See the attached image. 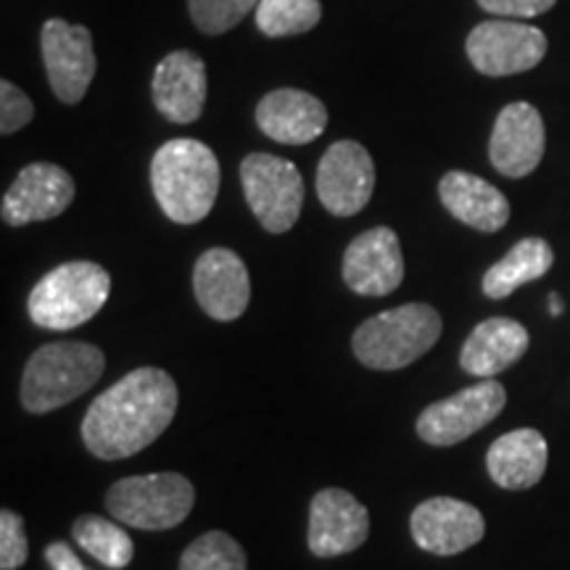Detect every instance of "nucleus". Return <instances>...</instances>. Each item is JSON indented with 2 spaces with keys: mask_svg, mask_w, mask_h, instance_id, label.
<instances>
[{
  "mask_svg": "<svg viewBox=\"0 0 570 570\" xmlns=\"http://www.w3.org/2000/svg\"><path fill=\"white\" fill-rule=\"evenodd\" d=\"M32 117L35 106L30 98H27V92L19 90L17 85L9 80L0 82V132H19L21 127L32 122Z\"/></svg>",
  "mask_w": 570,
  "mask_h": 570,
  "instance_id": "c85d7f7f",
  "label": "nucleus"
},
{
  "mask_svg": "<svg viewBox=\"0 0 570 570\" xmlns=\"http://www.w3.org/2000/svg\"><path fill=\"white\" fill-rule=\"evenodd\" d=\"M439 198L454 219L473 230L497 233L510 223L508 196L473 173H446L439 183Z\"/></svg>",
  "mask_w": 570,
  "mask_h": 570,
  "instance_id": "aec40b11",
  "label": "nucleus"
},
{
  "mask_svg": "<svg viewBox=\"0 0 570 570\" xmlns=\"http://www.w3.org/2000/svg\"><path fill=\"white\" fill-rule=\"evenodd\" d=\"M244 196L267 233H288L304 206V180L294 161L273 154H248L240 164Z\"/></svg>",
  "mask_w": 570,
  "mask_h": 570,
  "instance_id": "0eeeda50",
  "label": "nucleus"
},
{
  "mask_svg": "<svg viewBox=\"0 0 570 570\" xmlns=\"http://www.w3.org/2000/svg\"><path fill=\"white\" fill-rule=\"evenodd\" d=\"M259 0H188L190 19L206 35H223L240 24Z\"/></svg>",
  "mask_w": 570,
  "mask_h": 570,
  "instance_id": "bb28decb",
  "label": "nucleus"
},
{
  "mask_svg": "<svg viewBox=\"0 0 570 570\" xmlns=\"http://www.w3.org/2000/svg\"><path fill=\"white\" fill-rule=\"evenodd\" d=\"M151 188L159 209L177 225L209 217L219 194V161L206 142L175 138L151 161Z\"/></svg>",
  "mask_w": 570,
  "mask_h": 570,
  "instance_id": "f03ea898",
  "label": "nucleus"
},
{
  "mask_svg": "<svg viewBox=\"0 0 570 570\" xmlns=\"http://www.w3.org/2000/svg\"><path fill=\"white\" fill-rule=\"evenodd\" d=\"M558 0H479L483 11L497 13V17H515L531 19L539 13H547Z\"/></svg>",
  "mask_w": 570,
  "mask_h": 570,
  "instance_id": "c756f323",
  "label": "nucleus"
},
{
  "mask_svg": "<svg viewBox=\"0 0 570 570\" xmlns=\"http://www.w3.org/2000/svg\"><path fill=\"white\" fill-rule=\"evenodd\" d=\"M111 275L96 262H67L35 283L27 312L46 331H75L104 309Z\"/></svg>",
  "mask_w": 570,
  "mask_h": 570,
  "instance_id": "39448f33",
  "label": "nucleus"
},
{
  "mask_svg": "<svg viewBox=\"0 0 570 570\" xmlns=\"http://www.w3.org/2000/svg\"><path fill=\"white\" fill-rule=\"evenodd\" d=\"M370 537V512L346 489H323L309 504V550L315 558H341Z\"/></svg>",
  "mask_w": 570,
  "mask_h": 570,
  "instance_id": "ddd939ff",
  "label": "nucleus"
},
{
  "mask_svg": "<svg viewBox=\"0 0 570 570\" xmlns=\"http://www.w3.org/2000/svg\"><path fill=\"white\" fill-rule=\"evenodd\" d=\"M71 537L90 558H96L106 568L122 570L132 562L135 544L130 533L119 529V523H111V520L98 515L77 518L75 525H71Z\"/></svg>",
  "mask_w": 570,
  "mask_h": 570,
  "instance_id": "b1692460",
  "label": "nucleus"
},
{
  "mask_svg": "<svg viewBox=\"0 0 570 570\" xmlns=\"http://www.w3.org/2000/svg\"><path fill=\"white\" fill-rule=\"evenodd\" d=\"M547 439L537 428H518V431L499 436L487 452V468L497 487L523 491L537 487L547 470Z\"/></svg>",
  "mask_w": 570,
  "mask_h": 570,
  "instance_id": "4be33fe9",
  "label": "nucleus"
},
{
  "mask_svg": "<svg viewBox=\"0 0 570 570\" xmlns=\"http://www.w3.org/2000/svg\"><path fill=\"white\" fill-rule=\"evenodd\" d=\"M344 281L360 296H389L404 281V256L391 227L356 235L344 254Z\"/></svg>",
  "mask_w": 570,
  "mask_h": 570,
  "instance_id": "2eb2a0df",
  "label": "nucleus"
},
{
  "mask_svg": "<svg viewBox=\"0 0 570 570\" xmlns=\"http://www.w3.org/2000/svg\"><path fill=\"white\" fill-rule=\"evenodd\" d=\"M40 48L56 98L69 106L80 104L96 77V51L88 27L48 19L40 32Z\"/></svg>",
  "mask_w": 570,
  "mask_h": 570,
  "instance_id": "9d476101",
  "label": "nucleus"
},
{
  "mask_svg": "<svg viewBox=\"0 0 570 570\" xmlns=\"http://www.w3.org/2000/svg\"><path fill=\"white\" fill-rule=\"evenodd\" d=\"M177 383L167 370H132L85 412V446L98 460L132 458L167 431L177 412Z\"/></svg>",
  "mask_w": 570,
  "mask_h": 570,
  "instance_id": "f257e3e1",
  "label": "nucleus"
},
{
  "mask_svg": "<svg viewBox=\"0 0 570 570\" xmlns=\"http://www.w3.org/2000/svg\"><path fill=\"white\" fill-rule=\"evenodd\" d=\"M104 370V352L85 341H56L40 346L21 375V404L32 415L59 410L96 386Z\"/></svg>",
  "mask_w": 570,
  "mask_h": 570,
  "instance_id": "7ed1b4c3",
  "label": "nucleus"
},
{
  "mask_svg": "<svg viewBox=\"0 0 570 570\" xmlns=\"http://www.w3.org/2000/svg\"><path fill=\"white\" fill-rule=\"evenodd\" d=\"M410 531L423 552L452 558L479 544L487 533V520L473 504L452 497H433L412 510Z\"/></svg>",
  "mask_w": 570,
  "mask_h": 570,
  "instance_id": "f8f14e48",
  "label": "nucleus"
},
{
  "mask_svg": "<svg viewBox=\"0 0 570 570\" xmlns=\"http://www.w3.org/2000/svg\"><path fill=\"white\" fill-rule=\"evenodd\" d=\"M196 489L180 473H148L117 481L106 494V510L117 523L140 531H169L190 515Z\"/></svg>",
  "mask_w": 570,
  "mask_h": 570,
  "instance_id": "423d86ee",
  "label": "nucleus"
},
{
  "mask_svg": "<svg viewBox=\"0 0 570 570\" xmlns=\"http://www.w3.org/2000/svg\"><path fill=\"white\" fill-rule=\"evenodd\" d=\"M529 352V331L510 317H489L473 327L460 352V367L475 377H497Z\"/></svg>",
  "mask_w": 570,
  "mask_h": 570,
  "instance_id": "412c9836",
  "label": "nucleus"
},
{
  "mask_svg": "<svg viewBox=\"0 0 570 570\" xmlns=\"http://www.w3.org/2000/svg\"><path fill=\"white\" fill-rule=\"evenodd\" d=\"M552 265L554 252L544 238H523L494 267L487 269L481 288L489 298H508L520 285L544 277Z\"/></svg>",
  "mask_w": 570,
  "mask_h": 570,
  "instance_id": "5701e85b",
  "label": "nucleus"
},
{
  "mask_svg": "<svg viewBox=\"0 0 570 570\" xmlns=\"http://www.w3.org/2000/svg\"><path fill=\"white\" fill-rule=\"evenodd\" d=\"M441 315L428 304H404L370 317L354 331L356 360L370 370H402L441 338Z\"/></svg>",
  "mask_w": 570,
  "mask_h": 570,
  "instance_id": "20e7f679",
  "label": "nucleus"
},
{
  "mask_svg": "<svg viewBox=\"0 0 570 570\" xmlns=\"http://www.w3.org/2000/svg\"><path fill=\"white\" fill-rule=\"evenodd\" d=\"M256 125L275 142L306 146L325 132L327 109L312 92L281 88L267 92L256 106Z\"/></svg>",
  "mask_w": 570,
  "mask_h": 570,
  "instance_id": "6ab92c4d",
  "label": "nucleus"
},
{
  "mask_svg": "<svg viewBox=\"0 0 570 570\" xmlns=\"http://www.w3.org/2000/svg\"><path fill=\"white\" fill-rule=\"evenodd\" d=\"M46 560L51 570H88L80 562V558H77L75 550L69 544H63V541H51L46 547Z\"/></svg>",
  "mask_w": 570,
  "mask_h": 570,
  "instance_id": "7c9ffc66",
  "label": "nucleus"
},
{
  "mask_svg": "<svg viewBox=\"0 0 570 570\" xmlns=\"http://www.w3.org/2000/svg\"><path fill=\"white\" fill-rule=\"evenodd\" d=\"M508 402V391L499 381L483 377L454 396L433 402L417 417V436L431 446H454L473 436L499 417Z\"/></svg>",
  "mask_w": 570,
  "mask_h": 570,
  "instance_id": "6e6552de",
  "label": "nucleus"
},
{
  "mask_svg": "<svg viewBox=\"0 0 570 570\" xmlns=\"http://www.w3.org/2000/svg\"><path fill=\"white\" fill-rule=\"evenodd\" d=\"M194 294L202 309L217 323H233L248 309L252 281L238 254L230 248H209L198 256Z\"/></svg>",
  "mask_w": 570,
  "mask_h": 570,
  "instance_id": "dca6fc26",
  "label": "nucleus"
},
{
  "mask_svg": "<svg viewBox=\"0 0 570 570\" xmlns=\"http://www.w3.org/2000/svg\"><path fill=\"white\" fill-rule=\"evenodd\" d=\"M30 558L24 520L17 512H0V570H19Z\"/></svg>",
  "mask_w": 570,
  "mask_h": 570,
  "instance_id": "cd10ccee",
  "label": "nucleus"
},
{
  "mask_svg": "<svg viewBox=\"0 0 570 570\" xmlns=\"http://www.w3.org/2000/svg\"><path fill=\"white\" fill-rule=\"evenodd\" d=\"M468 59L481 75L508 77L539 67L547 56V35L523 21H483L468 35Z\"/></svg>",
  "mask_w": 570,
  "mask_h": 570,
  "instance_id": "1a4fd4ad",
  "label": "nucleus"
},
{
  "mask_svg": "<svg viewBox=\"0 0 570 570\" xmlns=\"http://www.w3.org/2000/svg\"><path fill=\"white\" fill-rule=\"evenodd\" d=\"M375 164L365 146L338 140L327 148L317 167L320 204L336 217H354L373 198Z\"/></svg>",
  "mask_w": 570,
  "mask_h": 570,
  "instance_id": "9b49d317",
  "label": "nucleus"
},
{
  "mask_svg": "<svg viewBox=\"0 0 570 570\" xmlns=\"http://www.w3.org/2000/svg\"><path fill=\"white\" fill-rule=\"evenodd\" d=\"M323 19L320 0H259L256 27L267 38H291L315 30Z\"/></svg>",
  "mask_w": 570,
  "mask_h": 570,
  "instance_id": "393cba45",
  "label": "nucleus"
},
{
  "mask_svg": "<svg viewBox=\"0 0 570 570\" xmlns=\"http://www.w3.org/2000/svg\"><path fill=\"white\" fill-rule=\"evenodd\" d=\"M180 570H246V552L230 533L206 531L183 552Z\"/></svg>",
  "mask_w": 570,
  "mask_h": 570,
  "instance_id": "a878e982",
  "label": "nucleus"
},
{
  "mask_svg": "<svg viewBox=\"0 0 570 570\" xmlns=\"http://www.w3.org/2000/svg\"><path fill=\"white\" fill-rule=\"evenodd\" d=\"M75 180L56 164H30L17 175L3 196V223L24 227L59 217L75 202Z\"/></svg>",
  "mask_w": 570,
  "mask_h": 570,
  "instance_id": "4468645a",
  "label": "nucleus"
},
{
  "mask_svg": "<svg viewBox=\"0 0 570 570\" xmlns=\"http://www.w3.org/2000/svg\"><path fill=\"white\" fill-rule=\"evenodd\" d=\"M562 309H566V306H562L560 296H558V294H550V312H552V315H554V317L562 315Z\"/></svg>",
  "mask_w": 570,
  "mask_h": 570,
  "instance_id": "2f4dec72",
  "label": "nucleus"
},
{
  "mask_svg": "<svg viewBox=\"0 0 570 570\" xmlns=\"http://www.w3.org/2000/svg\"><path fill=\"white\" fill-rule=\"evenodd\" d=\"M489 156L499 175L512 177V180L531 175L544 156L541 114L525 101L504 106L491 130Z\"/></svg>",
  "mask_w": 570,
  "mask_h": 570,
  "instance_id": "f3484780",
  "label": "nucleus"
},
{
  "mask_svg": "<svg viewBox=\"0 0 570 570\" xmlns=\"http://www.w3.org/2000/svg\"><path fill=\"white\" fill-rule=\"evenodd\" d=\"M154 104L167 122L190 125L202 117L206 101V67L196 53L173 51L156 63Z\"/></svg>",
  "mask_w": 570,
  "mask_h": 570,
  "instance_id": "a211bd4d",
  "label": "nucleus"
}]
</instances>
